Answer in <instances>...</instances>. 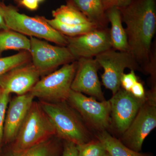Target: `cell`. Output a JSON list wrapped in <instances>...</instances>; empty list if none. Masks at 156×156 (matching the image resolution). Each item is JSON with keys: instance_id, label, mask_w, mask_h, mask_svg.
Segmentation results:
<instances>
[{"instance_id": "obj_1", "label": "cell", "mask_w": 156, "mask_h": 156, "mask_svg": "<svg viewBox=\"0 0 156 156\" xmlns=\"http://www.w3.org/2000/svg\"><path fill=\"white\" fill-rule=\"evenodd\" d=\"M119 9L126 25L128 52L146 73L156 31V0H133Z\"/></svg>"}, {"instance_id": "obj_2", "label": "cell", "mask_w": 156, "mask_h": 156, "mask_svg": "<svg viewBox=\"0 0 156 156\" xmlns=\"http://www.w3.org/2000/svg\"><path fill=\"white\" fill-rule=\"evenodd\" d=\"M39 102L53 125L56 136L59 139L76 145L94 139L89 127L67 101L52 103L41 101Z\"/></svg>"}, {"instance_id": "obj_3", "label": "cell", "mask_w": 156, "mask_h": 156, "mask_svg": "<svg viewBox=\"0 0 156 156\" xmlns=\"http://www.w3.org/2000/svg\"><path fill=\"white\" fill-rule=\"evenodd\" d=\"M56 136L53 125L39 102L34 101L14 141L9 147L23 151Z\"/></svg>"}, {"instance_id": "obj_4", "label": "cell", "mask_w": 156, "mask_h": 156, "mask_svg": "<svg viewBox=\"0 0 156 156\" xmlns=\"http://www.w3.org/2000/svg\"><path fill=\"white\" fill-rule=\"evenodd\" d=\"M0 12L9 29L25 36L44 39L58 46L66 47L67 37L53 29L45 17H32L21 14L13 6L0 2Z\"/></svg>"}, {"instance_id": "obj_5", "label": "cell", "mask_w": 156, "mask_h": 156, "mask_svg": "<svg viewBox=\"0 0 156 156\" xmlns=\"http://www.w3.org/2000/svg\"><path fill=\"white\" fill-rule=\"evenodd\" d=\"M77 67V60L64 65L59 69L40 79L30 93L34 97L47 102L67 101Z\"/></svg>"}, {"instance_id": "obj_6", "label": "cell", "mask_w": 156, "mask_h": 156, "mask_svg": "<svg viewBox=\"0 0 156 156\" xmlns=\"http://www.w3.org/2000/svg\"><path fill=\"white\" fill-rule=\"evenodd\" d=\"M156 127V87L146 92V99L120 140L127 147L140 152L147 136Z\"/></svg>"}, {"instance_id": "obj_7", "label": "cell", "mask_w": 156, "mask_h": 156, "mask_svg": "<svg viewBox=\"0 0 156 156\" xmlns=\"http://www.w3.org/2000/svg\"><path fill=\"white\" fill-rule=\"evenodd\" d=\"M100 68L104 69L101 75L102 84L114 95L121 88V79L126 68L143 72L136 59L128 52L112 49L95 57Z\"/></svg>"}, {"instance_id": "obj_8", "label": "cell", "mask_w": 156, "mask_h": 156, "mask_svg": "<svg viewBox=\"0 0 156 156\" xmlns=\"http://www.w3.org/2000/svg\"><path fill=\"white\" fill-rule=\"evenodd\" d=\"M67 102L77 112L87 126L97 132L107 131L111 125L109 101H97L80 92L71 90Z\"/></svg>"}, {"instance_id": "obj_9", "label": "cell", "mask_w": 156, "mask_h": 156, "mask_svg": "<svg viewBox=\"0 0 156 156\" xmlns=\"http://www.w3.org/2000/svg\"><path fill=\"white\" fill-rule=\"evenodd\" d=\"M30 39L31 61L41 76L76 60L66 47L52 45L33 37Z\"/></svg>"}, {"instance_id": "obj_10", "label": "cell", "mask_w": 156, "mask_h": 156, "mask_svg": "<svg viewBox=\"0 0 156 156\" xmlns=\"http://www.w3.org/2000/svg\"><path fill=\"white\" fill-rule=\"evenodd\" d=\"M66 37V47L76 60L80 58H95L112 48L108 27H98L82 35Z\"/></svg>"}, {"instance_id": "obj_11", "label": "cell", "mask_w": 156, "mask_h": 156, "mask_svg": "<svg viewBox=\"0 0 156 156\" xmlns=\"http://www.w3.org/2000/svg\"><path fill=\"white\" fill-rule=\"evenodd\" d=\"M135 98L131 92L120 88L109 101L111 105V124L117 133L122 135L128 129L144 102Z\"/></svg>"}, {"instance_id": "obj_12", "label": "cell", "mask_w": 156, "mask_h": 156, "mask_svg": "<svg viewBox=\"0 0 156 156\" xmlns=\"http://www.w3.org/2000/svg\"><path fill=\"white\" fill-rule=\"evenodd\" d=\"M71 85V90L86 94L99 101L105 100L98 71L100 66L94 58H80Z\"/></svg>"}, {"instance_id": "obj_13", "label": "cell", "mask_w": 156, "mask_h": 156, "mask_svg": "<svg viewBox=\"0 0 156 156\" xmlns=\"http://www.w3.org/2000/svg\"><path fill=\"white\" fill-rule=\"evenodd\" d=\"M41 76L31 62H29L0 76V90L9 94L24 95L30 92Z\"/></svg>"}, {"instance_id": "obj_14", "label": "cell", "mask_w": 156, "mask_h": 156, "mask_svg": "<svg viewBox=\"0 0 156 156\" xmlns=\"http://www.w3.org/2000/svg\"><path fill=\"white\" fill-rule=\"evenodd\" d=\"M34 97L30 92L17 95L10 101L4 125L3 143L11 144L28 113Z\"/></svg>"}, {"instance_id": "obj_15", "label": "cell", "mask_w": 156, "mask_h": 156, "mask_svg": "<svg viewBox=\"0 0 156 156\" xmlns=\"http://www.w3.org/2000/svg\"><path fill=\"white\" fill-rule=\"evenodd\" d=\"M109 23L110 37L112 48L117 51L128 52V37L123 26L122 19L120 9L112 8L106 11Z\"/></svg>"}, {"instance_id": "obj_16", "label": "cell", "mask_w": 156, "mask_h": 156, "mask_svg": "<svg viewBox=\"0 0 156 156\" xmlns=\"http://www.w3.org/2000/svg\"><path fill=\"white\" fill-rule=\"evenodd\" d=\"M99 27L107 28L109 23L102 0H68Z\"/></svg>"}, {"instance_id": "obj_17", "label": "cell", "mask_w": 156, "mask_h": 156, "mask_svg": "<svg viewBox=\"0 0 156 156\" xmlns=\"http://www.w3.org/2000/svg\"><path fill=\"white\" fill-rule=\"evenodd\" d=\"M56 136L37 145L19 153H14L9 148L3 156H60L61 144Z\"/></svg>"}, {"instance_id": "obj_18", "label": "cell", "mask_w": 156, "mask_h": 156, "mask_svg": "<svg viewBox=\"0 0 156 156\" xmlns=\"http://www.w3.org/2000/svg\"><path fill=\"white\" fill-rule=\"evenodd\" d=\"M95 137L111 156H149L146 154L132 150L120 140L111 135L107 131L97 132Z\"/></svg>"}, {"instance_id": "obj_19", "label": "cell", "mask_w": 156, "mask_h": 156, "mask_svg": "<svg viewBox=\"0 0 156 156\" xmlns=\"http://www.w3.org/2000/svg\"><path fill=\"white\" fill-rule=\"evenodd\" d=\"M30 47V39L26 36L10 29L0 30V57L6 50L29 52Z\"/></svg>"}, {"instance_id": "obj_20", "label": "cell", "mask_w": 156, "mask_h": 156, "mask_svg": "<svg viewBox=\"0 0 156 156\" xmlns=\"http://www.w3.org/2000/svg\"><path fill=\"white\" fill-rule=\"evenodd\" d=\"M54 19L68 25H79L92 22L69 2L53 11Z\"/></svg>"}, {"instance_id": "obj_21", "label": "cell", "mask_w": 156, "mask_h": 156, "mask_svg": "<svg viewBox=\"0 0 156 156\" xmlns=\"http://www.w3.org/2000/svg\"><path fill=\"white\" fill-rule=\"evenodd\" d=\"M45 20L55 30L67 37L79 36L99 27L92 22L79 25H68L62 23L54 18L48 19L45 18Z\"/></svg>"}, {"instance_id": "obj_22", "label": "cell", "mask_w": 156, "mask_h": 156, "mask_svg": "<svg viewBox=\"0 0 156 156\" xmlns=\"http://www.w3.org/2000/svg\"><path fill=\"white\" fill-rule=\"evenodd\" d=\"M31 61L30 52L21 51L17 54L6 57H0V76L13 68Z\"/></svg>"}, {"instance_id": "obj_23", "label": "cell", "mask_w": 156, "mask_h": 156, "mask_svg": "<svg viewBox=\"0 0 156 156\" xmlns=\"http://www.w3.org/2000/svg\"><path fill=\"white\" fill-rule=\"evenodd\" d=\"M77 147L79 156H103L106 153L103 146L96 138L86 143L77 145Z\"/></svg>"}, {"instance_id": "obj_24", "label": "cell", "mask_w": 156, "mask_h": 156, "mask_svg": "<svg viewBox=\"0 0 156 156\" xmlns=\"http://www.w3.org/2000/svg\"><path fill=\"white\" fill-rule=\"evenodd\" d=\"M10 94L1 91L0 93V148L3 144L4 125L6 111L10 101Z\"/></svg>"}, {"instance_id": "obj_25", "label": "cell", "mask_w": 156, "mask_h": 156, "mask_svg": "<svg viewBox=\"0 0 156 156\" xmlns=\"http://www.w3.org/2000/svg\"><path fill=\"white\" fill-rule=\"evenodd\" d=\"M135 71L131 70L128 73H124L121 79V87L126 91L130 92L133 86L138 82Z\"/></svg>"}, {"instance_id": "obj_26", "label": "cell", "mask_w": 156, "mask_h": 156, "mask_svg": "<svg viewBox=\"0 0 156 156\" xmlns=\"http://www.w3.org/2000/svg\"><path fill=\"white\" fill-rule=\"evenodd\" d=\"M133 0H102L104 8L105 11L112 8L119 9L128 5Z\"/></svg>"}, {"instance_id": "obj_27", "label": "cell", "mask_w": 156, "mask_h": 156, "mask_svg": "<svg viewBox=\"0 0 156 156\" xmlns=\"http://www.w3.org/2000/svg\"><path fill=\"white\" fill-rule=\"evenodd\" d=\"M61 156H79L76 144L70 141L64 140Z\"/></svg>"}, {"instance_id": "obj_28", "label": "cell", "mask_w": 156, "mask_h": 156, "mask_svg": "<svg viewBox=\"0 0 156 156\" xmlns=\"http://www.w3.org/2000/svg\"><path fill=\"white\" fill-rule=\"evenodd\" d=\"M130 92L134 97L136 98L142 99L145 97L146 92L144 87L139 81L134 84Z\"/></svg>"}, {"instance_id": "obj_29", "label": "cell", "mask_w": 156, "mask_h": 156, "mask_svg": "<svg viewBox=\"0 0 156 156\" xmlns=\"http://www.w3.org/2000/svg\"><path fill=\"white\" fill-rule=\"evenodd\" d=\"M21 5L30 11H36L38 8L39 3L37 0H20Z\"/></svg>"}, {"instance_id": "obj_30", "label": "cell", "mask_w": 156, "mask_h": 156, "mask_svg": "<svg viewBox=\"0 0 156 156\" xmlns=\"http://www.w3.org/2000/svg\"><path fill=\"white\" fill-rule=\"evenodd\" d=\"M9 29L8 28V27L6 25L5 20L3 17L2 14L0 12V30H7Z\"/></svg>"}, {"instance_id": "obj_31", "label": "cell", "mask_w": 156, "mask_h": 156, "mask_svg": "<svg viewBox=\"0 0 156 156\" xmlns=\"http://www.w3.org/2000/svg\"><path fill=\"white\" fill-rule=\"evenodd\" d=\"M103 156H111L107 152H106V153Z\"/></svg>"}, {"instance_id": "obj_32", "label": "cell", "mask_w": 156, "mask_h": 156, "mask_svg": "<svg viewBox=\"0 0 156 156\" xmlns=\"http://www.w3.org/2000/svg\"><path fill=\"white\" fill-rule=\"evenodd\" d=\"M37 2H38L39 3L42 2H44V0H37Z\"/></svg>"}, {"instance_id": "obj_33", "label": "cell", "mask_w": 156, "mask_h": 156, "mask_svg": "<svg viewBox=\"0 0 156 156\" xmlns=\"http://www.w3.org/2000/svg\"><path fill=\"white\" fill-rule=\"evenodd\" d=\"M1 152H2V148H0V155H1Z\"/></svg>"}, {"instance_id": "obj_34", "label": "cell", "mask_w": 156, "mask_h": 156, "mask_svg": "<svg viewBox=\"0 0 156 156\" xmlns=\"http://www.w3.org/2000/svg\"><path fill=\"white\" fill-rule=\"evenodd\" d=\"M14 1H16V2H19L20 1V0H14Z\"/></svg>"}, {"instance_id": "obj_35", "label": "cell", "mask_w": 156, "mask_h": 156, "mask_svg": "<svg viewBox=\"0 0 156 156\" xmlns=\"http://www.w3.org/2000/svg\"><path fill=\"white\" fill-rule=\"evenodd\" d=\"M0 93H1V90H0Z\"/></svg>"}]
</instances>
